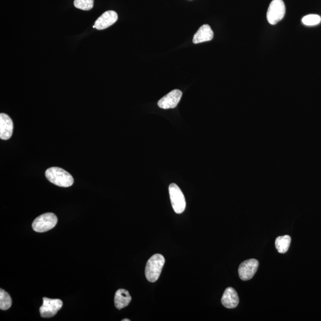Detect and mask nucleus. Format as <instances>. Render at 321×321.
Returning <instances> with one entry per match:
<instances>
[{
    "label": "nucleus",
    "instance_id": "nucleus-5",
    "mask_svg": "<svg viewBox=\"0 0 321 321\" xmlns=\"http://www.w3.org/2000/svg\"><path fill=\"white\" fill-rule=\"evenodd\" d=\"M169 193L172 207L175 213L178 214L183 213L186 208L185 197L176 184L171 183L169 186Z\"/></svg>",
    "mask_w": 321,
    "mask_h": 321
},
{
    "label": "nucleus",
    "instance_id": "nucleus-9",
    "mask_svg": "<svg viewBox=\"0 0 321 321\" xmlns=\"http://www.w3.org/2000/svg\"><path fill=\"white\" fill-rule=\"evenodd\" d=\"M117 20L118 15L116 12L107 11L96 21L94 26L98 30L106 29L116 23Z\"/></svg>",
    "mask_w": 321,
    "mask_h": 321
},
{
    "label": "nucleus",
    "instance_id": "nucleus-12",
    "mask_svg": "<svg viewBox=\"0 0 321 321\" xmlns=\"http://www.w3.org/2000/svg\"><path fill=\"white\" fill-rule=\"evenodd\" d=\"M214 32L208 24H204L200 27L193 38L194 43H199L207 41H210L213 39Z\"/></svg>",
    "mask_w": 321,
    "mask_h": 321
},
{
    "label": "nucleus",
    "instance_id": "nucleus-10",
    "mask_svg": "<svg viewBox=\"0 0 321 321\" xmlns=\"http://www.w3.org/2000/svg\"><path fill=\"white\" fill-rule=\"evenodd\" d=\"M13 131L12 120L6 114H0V138L2 140L9 139L12 136Z\"/></svg>",
    "mask_w": 321,
    "mask_h": 321
},
{
    "label": "nucleus",
    "instance_id": "nucleus-1",
    "mask_svg": "<svg viewBox=\"0 0 321 321\" xmlns=\"http://www.w3.org/2000/svg\"><path fill=\"white\" fill-rule=\"evenodd\" d=\"M45 176L49 182L60 187H70L74 183L71 174L59 167H51L46 170Z\"/></svg>",
    "mask_w": 321,
    "mask_h": 321
},
{
    "label": "nucleus",
    "instance_id": "nucleus-17",
    "mask_svg": "<svg viewBox=\"0 0 321 321\" xmlns=\"http://www.w3.org/2000/svg\"><path fill=\"white\" fill-rule=\"evenodd\" d=\"M302 23L306 26H315L320 23L321 18L319 15H308L302 18Z\"/></svg>",
    "mask_w": 321,
    "mask_h": 321
},
{
    "label": "nucleus",
    "instance_id": "nucleus-15",
    "mask_svg": "<svg viewBox=\"0 0 321 321\" xmlns=\"http://www.w3.org/2000/svg\"><path fill=\"white\" fill-rule=\"evenodd\" d=\"M12 304V300L9 293L4 290H0V309L6 311Z\"/></svg>",
    "mask_w": 321,
    "mask_h": 321
},
{
    "label": "nucleus",
    "instance_id": "nucleus-18",
    "mask_svg": "<svg viewBox=\"0 0 321 321\" xmlns=\"http://www.w3.org/2000/svg\"><path fill=\"white\" fill-rule=\"evenodd\" d=\"M130 321V320H128V319H125L122 320V321Z\"/></svg>",
    "mask_w": 321,
    "mask_h": 321
},
{
    "label": "nucleus",
    "instance_id": "nucleus-11",
    "mask_svg": "<svg viewBox=\"0 0 321 321\" xmlns=\"http://www.w3.org/2000/svg\"><path fill=\"white\" fill-rule=\"evenodd\" d=\"M221 303L224 307L229 309L236 308L239 303V298L236 291L232 287H228L221 299Z\"/></svg>",
    "mask_w": 321,
    "mask_h": 321
},
{
    "label": "nucleus",
    "instance_id": "nucleus-7",
    "mask_svg": "<svg viewBox=\"0 0 321 321\" xmlns=\"http://www.w3.org/2000/svg\"><path fill=\"white\" fill-rule=\"evenodd\" d=\"M259 267L258 260L251 259L241 263L238 268V274L243 281L249 280L253 278Z\"/></svg>",
    "mask_w": 321,
    "mask_h": 321
},
{
    "label": "nucleus",
    "instance_id": "nucleus-16",
    "mask_svg": "<svg viewBox=\"0 0 321 321\" xmlns=\"http://www.w3.org/2000/svg\"><path fill=\"white\" fill-rule=\"evenodd\" d=\"M74 5L77 9L88 11L94 7V0H75Z\"/></svg>",
    "mask_w": 321,
    "mask_h": 321
},
{
    "label": "nucleus",
    "instance_id": "nucleus-2",
    "mask_svg": "<svg viewBox=\"0 0 321 321\" xmlns=\"http://www.w3.org/2000/svg\"><path fill=\"white\" fill-rule=\"evenodd\" d=\"M165 263V258L161 254L153 255L147 262L145 276L148 281L153 282L158 280Z\"/></svg>",
    "mask_w": 321,
    "mask_h": 321
},
{
    "label": "nucleus",
    "instance_id": "nucleus-3",
    "mask_svg": "<svg viewBox=\"0 0 321 321\" xmlns=\"http://www.w3.org/2000/svg\"><path fill=\"white\" fill-rule=\"evenodd\" d=\"M58 219L53 213L43 214L35 219L32 223L34 231L43 233L49 231L56 226Z\"/></svg>",
    "mask_w": 321,
    "mask_h": 321
},
{
    "label": "nucleus",
    "instance_id": "nucleus-4",
    "mask_svg": "<svg viewBox=\"0 0 321 321\" xmlns=\"http://www.w3.org/2000/svg\"><path fill=\"white\" fill-rule=\"evenodd\" d=\"M285 6L282 0H273L269 5L267 18L269 23L275 25L284 17Z\"/></svg>",
    "mask_w": 321,
    "mask_h": 321
},
{
    "label": "nucleus",
    "instance_id": "nucleus-13",
    "mask_svg": "<svg viewBox=\"0 0 321 321\" xmlns=\"http://www.w3.org/2000/svg\"><path fill=\"white\" fill-rule=\"evenodd\" d=\"M131 296L128 290L125 289L118 290L115 295V306L118 309L126 308L130 303Z\"/></svg>",
    "mask_w": 321,
    "mask_h": 321
},
{
    "label": "nucleus",
    "instance_id": "nucleus-14",
    "mask_svg": "<svg viewBox=\"0 0 321 321\" xmlns=\"http://www.w3.org/2000/svg\"><path fill=\"white\" fill-rule=\"evenodd\" d=\"M291 243L290 235H285L283 236H279L276 238L275 241L276 248L280 254H285L289 249Z\"/></svg>",
    "mask_w": 321,
    "mask_h": 321
},
{
    "label": "nucleus",
    "instance_id": "nucleus-6",
    "mask_svg": "<svg viewBox=\"0 0 321 321\" xmlns=\"http://www.w3.org/2000/svg\"><path fill=\"white\" fill-rule=\"evenodd\" d=\"M63 306V301L60 299L43 298V304L40 309L41 317L51 318L55 316Z\"/></svg>",
    "mask_w": 321,
    "mask_h": 321
},
{
    "label": "nucleus",
    "instance_id": "nucleus-8",
    "mask_svg": "<svg viewBox=\"0 0 321 321\" xmlns=\"http://www.w3.org/2000/svg\"><path fill=\"white\" fill-rule=\"evenodd\" d=\"M182 97V92L178 89H174L160 99L158 102V106L163 109L174 108L179 103Z\"/></svg>",
    "mask_w": 321,
    "mask_h": 321
}]
</instances>
